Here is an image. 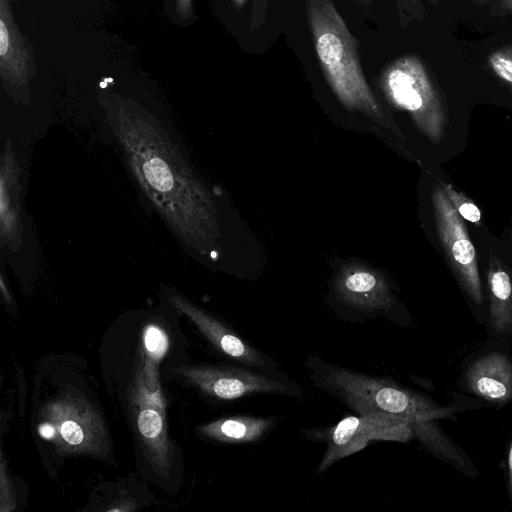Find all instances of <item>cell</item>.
Wrapping results in <instances>:
<instances>
[{
  "instance_id": "1",
  "label": "cell",
  "mask_w": 512,
  "mask_h": 512,
  "mask_svg": "<svg viewBox=\"0 0 512 512\" xmlns=\"http://www.w3.org/2000/svg\"><path fill=\"white\" fill-rule=\"evenodd\" d=\"M313 384L337 398L356 414L387 413L412 422L414 437L432 456L450 460L458 445L438 424L467 408L457 403L443 406L430 397L383 376L362 373L329 363L315 354L306 359Z\"/></svg>"
},
{
  "instance_id": "2",
  "label": "cell",
  "mask_w": 512,
  "mask_h": 512,
  "mask_svg": "<svg viewBox=\"0 0 512 512\" xmlns=\"http://www.w3.org/2000/svg\"><path fill=\"white\" fill-rule=\"evenodd\" d=\"M307 20L323 73L348 107L377 113L379 106L361 69L357 41L331 0H307Z\"/></svg>"
},
{
  "instance_id": "3",
  "label": "cell",
  "mask_w": 512,
  "mask_h": 512,
  "mask_svg": "<svg viewBox=\"0 0 512 512\" xmlns=\"http://www.w3.org/2000/svg\"><path fill=\"white\" fill-rule=\"evenodd\" d=\"M381 85L394 104L412 115L422 133L434 143L441 142L447 126L445 106L417 56H402L390 63L382 73Z\"/></svg>"
},
{
  "instance_id": "4",
  "label": "cell",
  "mask_w": 512,
  "mask_h": 512,
  "mask_svg": "<svg viewBox=\"0 0 512 512\" xmlns=\"http://www.w3.org/2000/svg\"><path fill=\"white\" fill-rule=\"evenodd\" d=\"M39 433L64 455H106L109 449L102 419L78 393L67 392L40 412Z\"/></svg>"
},
{
  "instance_id": "5",
  "label": "cell",
  "mask_w": 512,
  "mask_h": 512,
  "mask_svg": "<svg viewBox=\"0 0 512 512\" xmlns=\"http://www.w3.org/2000/svg\"><path fill=\"white\" fill-rule=\"evenodd\" d=\"M431 199L436 231L446 261L471 304L474 318L484 327L487 320L485 291L478 271L475 248L464 219L441 185H434Z\"/></svg>"
},
{
  "instance_id": "6",
  "label": "cell",
  "mask_w": 512,
  "mask_h": 512,
  "mask_svg": "<svg viewBox=\"0 0 512 512\" xmlns=\"http://www.w3.org/2000/svg\"><path fill=\"white\" fill-rule=\"evenodd\" d=\"M301 431L309 439L327 446L317 474L362 450L372 440L408 442L414 437L411 420L387 413L357 414L329 427Z\"/></svg>"
},
{
  "instance_id": "7",
  "label": "cell",
  "mask_w": 512,
  "mask_h": 512,
  "mask_svg": "<svg viewBox=\"0 0 512 512\" xmlns=\"http://www.w3.org/2000/svg\"><path fill=\"white\" fill-rule=\"evenodd\" d=\"M177 372L209 397L234 401L254 395L299 397L300 385L279 371L247 366L179 367Z\"/></svg>"
},
{
  "instance_id": "8",
  "label": "cell",
  "mask_w": 512,
  "mask_h": 512,
  "mask_svg": "<svg viewBox=\"0 0 512 512\" xmlns=\"http://www.w3.org/2000/svg\"><path fill=\"white\" fill-rule=\"evenodd\" d=\"M458 386L482 406L512 403V349L485 344L463 362Z\"/></svg>"
},
{
  "instance_id": "9",
  "label": "cell",
  "mask_w": 512,
  "mask_h": 512,
  "mask_svg": "<svg viewBox=\"0 0 512 512\" xmlns=\"http://www.w3.org/2000/svg\"><path fill=\"white\" fill-rule=\"evenodd\" d=\"M171 302L185 313L216 350L228 359L242 366L279 371V363L274 358L259 350L232 327L178 296L172 297Z\"/></svg>"
},
{
  "instance_id": "10",
  "label": "cell",
  "mask_w": 512,
  "mask_h": 512,
  "mask_svg": "<svg viewBox=\"0 0 512 512\" xmlns=\"http://www.w3.org/2000/svg\"><path fill=\"white\" fill-rule=\"evenodd\" d=\"M339 296L340 302L346 307L348 320L365 321L384 316L399 326H411L396 313V300L385 283L370 272L358 271L346 276L341 283Z\"/></svg>"
},
{
  "instance_id": "11",
  "label": "cell",
  "mask_w": 512,
  "mask_h": 512,
  "mask_svg": "<svg viewBox=\"0 0 512 512\" xmlns=\"http://www.w3.org/2000/svg\"><path fill=\"white\" fill-rule=\"evenodd\" d=\"M487 344L512 349V271L493 253L485 273Z\"/></svg>"
},
{
  "instance_id": "12",
  "label": "cell",
  "mask_w": 512,
  "mask_h": 512,
  "mask_svg": "<svg viewBox=\"0 0 512 512\" xmlns=\"http://www.w3.org/2000/svg\"><path fill=\"white\" fill-rule=\"evenodd\" d=\"M274 417L226 416L199 427L204 437L226 444H253L263 440L277 425Z\"/></svg>"
},
{
  "instance_id": "13",
  "label": "cell",
  "mask_w": 512,
  "mask_h": 512,
  "mask_svg": "<svg viewBox=\"0 0 512 512\" xmlns=\"http://www.w3.org/2000/svg\"><path fill=\"white\" fill-rule=\"evenodd\" d=\"M28 52L14 22L10 0H0V68L4 79L16 86L28 80Z\"/></svg>"
},
{
  "instance_id": "14",
  "label": "cell",
  "mask_w": 512,
  "mask_h": 512,
  "mask_svg": "<svg viewBox=\"0 0 512 512\" xmlns=\"http://www.w3.org/2000/svg\"><path fill=\"white\" fill-rule=\"evenodd\" d=\"M139 405L137 426L140 437L152 464L165 471L170 464L171 446L164 415L149 402L141 400Z\"/></svg>"
},
{
  "instance_id": "15",
  "label": "cell",
  "mask_w": 512,
  "mask_h": 512,
  "mask_svg": "<svg viewBox=\"0 0 512 512\" xmlns=\"http://www.w3.org/2000/svg\"><path fill=\"white\" fill-rule=\"evenodd\" d=\"M440 185L443 187L458 214L464 220L479 226L481 224L482 214L476 204L463 193L454 189L452 185L446 182H440Z\"/></svg>"
},
{
  "instance_id": "16",
  "label": "cell",
  "mask_w": 512,
  "mask_h": 512,
  "mask_svg": "<svg viewBox=\"0 0 512 512\" xmlns=\"http://www.w3.org/2000/svg\"><path fill=\"white\" fill-rule=\"evenodd\" d=\"M144 347L150 361H159L168 347V339L165 332L158 326L151 324L144 331Z\"/></svg>"
},
{
  "instance_id": "17",
  "label": "cell",
  "mask_w": 512,
  "mask_h": 512,
  "mask_svg": "<svg viewBox=\"0 0 512 512\" xmlns=\"http://www.w3.org/2000/svg\"><path fill=\"white\" fill-rule=\"evenodd\" d=\"M488 61L494 73L512 85V44L492 52L488 57Z\"/></svg>"
},
{
  "instance_id": "18",
  "label": "cell",
  "mask_w": 512,
  "mask_h": 512,
  "mask_svg": "<svg viewBox=\"0 0 512 512\" xmlns=\"http://www.w3.org/2000/svg\"><path fill=\"white\" fill-rule=\"evenodd\" d=\"M503 471L505 475L506 491L512 508V438L507 445L505 459L503 461Z\"/></svg>"
},
{
  "instance_id": "19",
  "label": "cell",
  "mask_w": 512,
  "mask_h": 512,
  "mask_svg": "<svg viewBox=\"0 0 512 512\" xmlns=\"http://www.w3.org/2000/svg\"><path fill=\"white\" fill-rule=\"evenodd\" d=\"M177 11L181 18H187L192 12V0H176Z\"/></svg>"
},
{
  "instance_id": "20",
  "label": "cell",
  "mask_w": 512,
  "mask_h": 512,
  "mask_svg": "<svg viewBox=\"0 0 512 512\" xmlns=\"http://www.w3.org/2000/svg\"><path fill=\"white\" fill-rule=\"evenodd\" d=\"M502 6L510 11H512V0H500Z\"/></svg>"
},
{
  "instance_id": "21",
  "label": "cell",
  "mask_w": 512,
  "mask_h": 512,
  "mask_svg": "<svg viewBox=\"0 0 512 512\" xmlns=\"http://www.w3.org/2000/svg\"><path fill=\"white\" fill-rule=\"evenodd\" d=\"M232 1H233L234 5L239 8L245 3L246 0H232Z\"/></svg>"
},
{
  "instance_id": "22",
  "label": "cell",
  "mask_w": 512,
  "mask_h": 512,
  "mask_svg": "<svg viewBox=\"0 0 512 512\" xmlns=\"http://www.w3.org/2000/svg\"><path fill=\"white\" fill-rule=\"evenodd\" d=\"M360 1H363V2H368L369 0H360Z\"/></svg>"
},
{
  "instance_id": "23",
  "label": "cell",
  "mask_w": 512,
  "mask_h": 512,
  "mask_svg": "<svg viewBox=\"0 0 512 512\" xmlns=\"http://www.w3.org/2000/svg\"><path fill=\"white\" fill-rule=\"evenodd\" d=\"M430 1H432V0H430Z\"/></svg>"
}]
</instances>
